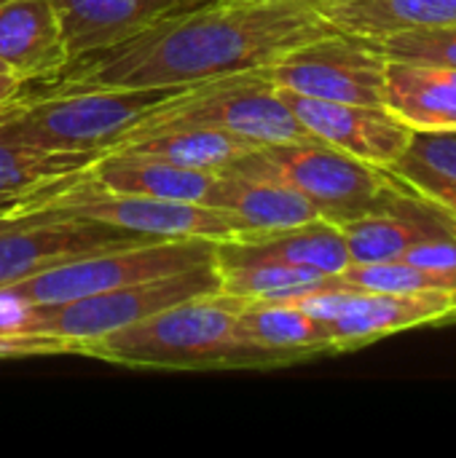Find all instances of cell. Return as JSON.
Wrapping results in <instances>:
<instances>
[{"mask_svg":"<svg viewBox=\"0 0 456 458\" xmlns=\"http://www.w3.org/2000/svg\"><path fill=\"white\" fill-rule=\"evenodd\" d=\"M333 27L312 0H207L145 32L70 62L56 81L116 89H183L210 78L266 70L290 48Z\"/></svg>","mask_w":456,"mask_h":458,"instance_id":"6da1fadb","label":"cell"},{"mask_svg":"<svg viewBox=\"0 0 456 458\" xmlns=\"http://www.w3.org/2000/svg\"><path fill=\"white\" fill-rule=\"evenodd\" d=\"M239 298L207 293L81 344L78 354L137 370H271L274 360L237 327Z\"/></svg>","mask_w":456,"mask_h":458,"instance_id":"7a4b0ae2","label":"cell"},{"mask_svg":"<svg viewBox=\"0 0 456 458\" xmlns=\"http://www.w3.org/2000/svg\"><path fill=\"white\" fill-rule=\"evenodd\" d=\"M46 89L19 94L0 105V140L46 150L105 153L118 145L159 102L177 89L81 86L48 78Z\"/></svg>","mask_w":456,"mask_h":458,"instance_id":"3957f363","label":"cell"},{"mask_svg":"<svg viewBox=\"0 0 456 458\" xmlns=\"http://www.w3.org/2000/svg\"><path fill=\"white\" fill-rule=\"evenodd\" d=\"M226 172L282 182L306 196L336 225L384 212L414 191L390 169L352 158L320 140L258 145Z\"/></svg>","mask_w":456,"mask_h":458,"instance_id":"277c9868","label":"cell"},{"mask_svg":"<svg viewBox=\"0 0 456 458\" xmlns=\"http://www.w3.org/2000/svg\"><path fill=\"white\" fill-rule=\"evenodd\" d=\"M175 126L215 129L242 137L253 145L314 140L293 115L282 94L263 75V70L234 72L183 86L153 110H148L145 118L126 137H140Z\"/></svg>","mask_w":456,"mask_h":458,"instance_id":"5b68a950","label":"cell"},{"mask_svg":"<svg viewBox=\"0 0 456 458\" xmlns=\"http://www.w3.org/2000/svg\"><path fill=\"white\" fill-rule=\"evenodd\" d=\"M19 207L30 212H51L83 217L105 225H116L124 231H134L151 239H210L228 242L239 236L237 223L207 204L194 201H169L151 196H129L99 188L89 169L83 174L54 182L27 199Z\"/></svg>","mask_w":456,"mask_h":458,"instance_id":"8992f818","label":"cell"},{"mask_svg":"<svg viewBox=\"0 0 456 458\" xmlns=\"http://www.w3.org/2000/svg\"><path fill=\"white\" fill-rule=\"evenodd\" d=\"M215 244L218 242L210 239H142L65 260L5 287L32 306H59L94 293L207 266L215 260Z\"/></svg>","mask_w":456,"mask_h":458,"instance_id":"52a82bcc","label":"cell"},{"mask_svg":"<svg viewBox=\"0 0 456 458\" xmlns=\"http://www.w3.org/2000/svg\"><path fill=\"white\" fill-rule=\"evenodd\" d=\"M218 293V274L215 260L207 266L185 268L169 276L126 284L118 290L94 293L70 303L59 306H35L27 327L30 333H51L65 341L75 344V352L81 344L94 341L99 335L116 333L121 327H129L151 314H159L175 303H183L196 295Z\"/></svg>","mask_w":456,"mask_h":458,"instance_id":"ba28073f","label":"cell"},{"mask_svg":"<svg viewBox=\"0 0 456 458\" xmlns=\"http://www.w3.org/2000/svg\"><path fill=\"white\" fill-rule=\"evenodd\" d=\"M384 67L374 48L347 32H328L274 59L263 75L274 89L352 105L384 107Z\"/></svg>","mask_w":456,"mask_h":458,"instance_id":"9c48e42d","label":"cell"},{"mask_svg":"<svg viewBox=\"0 0 456 458\" xmlns=\"http://www.w3.org/2000/svg\"><path fill=\"white\" fill-rule=\"evenodd\" d=\"M151 236L124 231L116 225L51 215L24 212L19 207L0 209V287L40 274L81 255L134 244Z\"/></svg>","mask_w":456,"mask_h":458,"instance_id":"30bf717a","label":"cell"},{"mask_svg":"<svg viewBox=\"0 0 456 458\" xmlns=\"http://www.w3.org/2000/svg\"><path fill=\"white\" fill-rule=\"evenodd\" d=\"M280 94L314 140L366 164L390 169L411 142L414 131L382 105L328 102L290 91Z\"/></svg>","mask_w":456,"mask_h":458,"instance_id":"8fae6325","label":"cell"},{"mask_svg":"<svg viewBox=\"0 0 456 458\" xmlns=\"http://www.w3.org/2000/svg\"><path fill=\"white\" fill-rule=\"evenodd\" d=\"M456 319V298L446 293H360L355 290L339 317L325 322L333 354L357 352L387 335Z\"/></svg>","mask_w":456,"mask_h":458,"instance_id":"7c38bea8","label":"cell"},{"mask_svg":"<svg viewBox=\"0 0 456 458\" xmlns=\"http://www.w3.org/2000/svg\"><path fill=\"white\" fill-rule=\"evenodd\" d=\"M62 24L70 62L108 51L164 16L207 0H51Z\"/></svg>","mask_w":456,"mask_h":458,"instance_id":"4fadbf2b","label":"cell"},{"mask_svg":"<svg viewBox=\"0 0 456 458\" xmlns=\"http://www.w3.org/2000/svg\"><path fill=\"white\" fill-rule=\"evenodd\" d=\"M0 64L22 83L48 81L70 64L51 0H0Z\"/></svg>","mask_w":456,"mask_h":458,"instance_id":"5bb4252c","label":"cell"},{"mask_svg":"<svg viewBox=\"0 0 456 458\" xmlns=\"http://www.w3.org/2000/svg\"><path fill=\"white\" fill-rule=\"evenodd\" d=\"M352 263L400 260L414 244L454 233V217L422 196H403L395 207L339 225Z\"/></svg>","mask_w":456,"mask_h":458,"instance_id":"9a60e30c","label":"cell"},{"mask_svg":"<svg viewBox=\"0 0 456 458\" xmlns=\"http://www.w3.org/2000/svg\"><path fill=\"white\" fill-rule=\"evenodd\" d=\"M218 260H277L285 266L309 268L325 276H339L352 266L344 233L331 220H312L304 225L239 233L237 239L215 244Z\"/></svg>","mask_w":456,"mask_h":458,"instance_id":"2e32d148","label":"cell"},{"mask_svg":"<svg viewBox=\"0 0 456 458\" xmlns=\"http://www.w3.org/2000/svg\"><path fill=\"white\" fill-rule=\"evenodd\" d=\"M218 174L220 172L185 169L118 148L99 153L89 166V177L105 191L169 199V201H194V204L210 201Z\"/></svg>","mask_w":456,"mask_h":458,"instance_id":"e0dca14e","label":"cell"},{"mask_svg":"<svg viewBox=\"0 0 456 458\" xmlns=\"http://www.w3.org/2000/svg\"><path fill=\"white\" fill-rule=\"evenodd\" d=\"M207 207L226 212L237 223L239 233H269L323 220L317 207L298 191L274 180H255L231 172L218 174Z\"/></svg>","mask_w":456,"mask_h":458,"instance_id":"ac0fdd59","label":"cell"},{"mask_svg":"<svg viewBox=\"0 0 456 458\" xmlns=\"http://www.w3.org/2000/svg\"><path fill=\"white\" fill-rule=\"evenodd\" d=\"M239 333L266 352L277 368L333 354L328 327L290 301H242L237 306Z\"/></svg>","mask_w":456,"mask_h":458,"instance_id":"d6986e66","label":"cell"},{"mask_svg":"<svg viewBox=\"0 0 456 458\" xmlns=\"http://www.w3.org/2000/svg\"><path fill=\"white\" fill-rule=\"evenodd\" d=\"M384 107L411 131L456 129V83L438 67L387 62Z\"/></svg>","mask_w":456,"mask_h":458,"instance_id":"ffe728a7","label":"cell"},{"mask_svg":"<svg viewBox=\"0 0 456 458\" xmlns=\"http://www.w3.org/2000/svg\"><path fill=\"white\" fill-rule=\"evenodd\" d=\"M339 32L371 38L411 27L456 24V0H312Z\"/></svg>","mask_w":456,"mask_h":458,"instance_id":"44dd1931","label":"cell"},{"mask_svg":"<svg viewBox=\"0 0 456 458\" xmlns=\"http://www.w3.org/2000/svg\"><path fill=\"white\" fill-rule=\"evenodd\" d=\"M113 148L151 156V158L185 166V169L226 172L231 164H237L242 156H247L258 145L242 137L226 134V131H215V129L175 126V129H161V131H151L140 137H126Z\"/></svg>","mask_w":456,"mask_h":458,"instance_id":"7402d4cb","label":"cell"},{"mask_svg":"<svg viewBox=\"0 0 456 458\" xmlns=\"http://www.w3.org/2000/svg\"><path fill=\"white\" fill-rule=\"evenodd\" d=\"M99 153L83 150H46L22 142L0 140V209L16 207L22 199L83 174Z\"/></svg>","mask_w":456,"mask_h":458,"instance_id":"603a6c76","label":"cell"},{"mask_svg":"<svg viewBox=\"0 0 456 458\" xmlns=\"http://www.w3.org/2000/svg\"><path fill=\"white\" fill-rule=\"evenodd\" d=\"M218 293L242 301H288L312 290L341 287L336 276H325L309 268L285 266L277 260H218Z\"/></svg>","mask_w":456,"mask_h":458,"instance_id":"cb8c5ba5","label":"cell"},{"mask_svg":"<svg viewBox=\"0 0 456 458\" xmlns=\"http://www.w3.org/2000/svg\"><path fill=\"white\" fill-rule=\"evenodd\" d=\"M417 196L435 188L456 191V129L414 131L406 153L390 166Z\"/></svg>","mask_w":456,"mask_h":458,"instance_id":"d4e9b609","label":"cell"},{"mask_svg":"<svg viewBox=\"0 0 456 458\" xmlns=\"http://www.w3.org/2000/svg\"><path fill=\"white\" fill-rule=\"evenodd\" d=\"M360 40L387 62L456 70V24L395 30V32L371 35Z\"/></svg>","mask_w":456,"mask_h":458,"instance_id":"484cf974","label":"cell"},{"mask_svg":"<svg viewBox=\"0 0 456 458\" xmlns=\"http://www.w3.org/2000/svg\"><path fill=\"white\" fill-rule=\"evenodd\" d=\"M56 354H78L73 341H65L51 333H13L0 330V360H22V357H56Z\"/></svg>","mask_w":456,"mask_h":458,"instance_id":"4316f807","label":"cell"},{"mask_svg":"<svg viewBox=\"0 0 456 458\" xmlns=\"http://www.w3.org/2000/svg\"><path fill=\"white\" fill-rule=\"evenodd\" d=\"M422 199H427L430 204H435L438 209H443L449 217H454V223H456V191L454 188H435V191H427V193H422Z\"/></svg>","mask_w":456,"mask_h":458,"instance_id":"83f0119b","label":"cell"},{"mask_svg":"<svg viewBox=\"0 0 456 458\" xmlns=\"http://www.w3.org/2000/svg\"><path fill=\"white\" fill-rule=\"evenodd\" d=\"M24 83L16 78V75H11V72H0V105L3 102H8V99H13L16 94H19V89H22Z\"/></svg>","mask_w":456,"mask_h":458,"instance_id":"f1b7e54d","label":"cell"},{"mask_svg":"<svg viewBox=\"0 0 456 458\" xmlns=\"http://www.w3.org/2000/svg\"><path fill=\"white\" fill-rule=\"evenodd\" d=\"M0 72H5V70H3V64H0Z\"/></svg>","mask_w":456,"mask_h":458,"instance_id":"f546056e","label":"cell"}]
</instances>
